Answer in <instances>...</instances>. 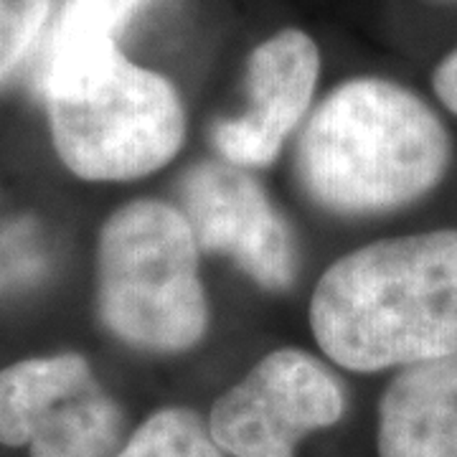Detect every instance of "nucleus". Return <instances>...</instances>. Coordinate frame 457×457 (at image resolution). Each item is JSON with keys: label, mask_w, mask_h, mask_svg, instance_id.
I'll return each mask as SVG.
<instances>
[{"label": "nucleus", "mask_w": 457, "mask_h": 457, "mask_svg": "<svg viewBox=\"0 0 457 457\" xmlns=\"http://www.w3.org/2000/svg\"><path fill=\"white\" fill-rule=\"evenodd\" d=\"M311 326L328 359L359 374L457 353V228L341 257L315 285Z\"/></svg>", "instance_id": "obj_1"}, {"label": "nucleus", "mask_w": 457, "mask_h": 457, "mask_svg": "<svg viewBox=\"0 0 457 457\" xmlns=\"http://www.w3.org/2000/svg\"><path fill=\"white\" fill-rule=\"evenodd\" d=\"M453 161L437 112L402 84L361 77L336 87L297 143V176L336 213H386L435 191Z\"/></svg>", "instance_id": "obj_2"}, {"label": "nucleus", "mask_w": 457, "mask_h": 457, "mask_svg": "<svg viewBox=\"0 0 457 457\" xmlns=\"http://www.w3.org/2000/svg\"><path fill=\"white\" fill-rule=\"evenodd\" d=\"M198 245L180 209L140 198L104 221L97 246L99 315L130 345L179 353L209 326Z\"/></svg>", "instance_id": "obj_3"}, {"label": "nucleus", "mask_w": 457, "mask_h": 457, "mask_svg": "<svg viewBox=\"0 0 457 457\" xmlns=\"http://www.w3.org/2000/svg\"><path fill=\"white\" fill-rule=\"evenodd\" d=\"M54 147L87 180H132L176 158L186 112L176 87L120 49L79 69L46 95Z\"/></svg>", "instance_id": "obj_4"}, {"label": "nucleus", "mask_w": 457, "mask_h": 457, "mask_svg": "<svg viewBox=\"0 0 457 457\" xmlns=\"http://www.w3.org/2000/svg\"><path fill=\"white\" fill-rule=\"evenodd\" d=\"M343 409L341 386L320 361L279 348L213 402L209 432L234 457H295L297 442L336 425Z\"/></svg>", "instance_id": "obj_5"}, {"label": "nucleus", "mask_w": 457, "mask_h": 457, "mask_svg": "<svg viewBox=\"0 0 457 457\" xmlns=\"http://www.w3.org/2000/svg\"><path fill=\"white\" fill-rule=\"evenodd\" d=\"M180 213L201 252L227 254L262 290H285L295 279V246L282 216L246 168L194 165L179 188Z\"/></svg>", "instance_id": "obj_6"}, {"label": "nucleus", "mask_w": 457, "mask_h": 457, "mask_svg": "<svg viewBox=\"0 0 457 457\" xmlns=\"http://www.w3.org/2000/svg\"><path fill=\"white\" fill-rule=\"evenodd\" d=\"M320 77V51L308 33L282 29L252 51L246 64L249 107L213 125L219 155L239 168L275 163L287 135L300 125Z\"/></svg>", "instance_id": "obj_7"}, {"label": "nucleus", "mask_w": 457, "mask_h": 457, "mask_svg": "<svg viewBox=\"0 0 457 457\" xmlns=\"http://www.w3.org/2000/svg\"><path fill=\"white\" fill-rule=\"evenodd\" d=\"M378 457H457V353L394 376L378 404Z\"/></svg>", "instance_id": "obj_8"}, {"label": "nucleus", "mask_w": 457, "mask_h": 457, "mask_svg": "<svg viewBox=\"0 0 457 457\" xmlns=\"http://www.w3.org/2000/svg\"><path fill=\"white\" fill-rule=\"evenodd\" d=\"M150 0H64L41 49L36 87L46 95L79 69L117 49V36Z\"/></svg>", "instance_id": "obj_9"}, {"label": "nucleus", "mask_w": 457, "mask_h": 457, "mask_svg": "<svg viewBox=\"0 0 457 457\" xmlns=\"http://www.w3.org/2000/svg\"><path fill=\"white\" fill-rule=\"evenodd\" d=\"M122 435V409L92 378L41 411L29 447L31 457H112Z\"/></svg>", "instance_id": "obj_10"}, {"label": "nucleus", "mask_w": 457, "mask_h": 457, "mask_svg": "<svg viewBox=\"0 0 457 457\" xmlns=\"http://www.w3.org/2000/svg\"><path fill=\"white\" fill-rule=\"evenodd\" d=\"M95 374L79 353H59L29 359L0 371V442L29 445L31 429L41 411L64 394L74 392Z\"/></svg>", "instance_id": "obj_11"}, {"label": "nucleus", "mask_w": 457, "mask_h": 457, "mask_svg": "<svg viewBox=\"0 0 457 457\" xmlns=\"http://www.w3.org/2000/svg\"><path fill=\"white\" fill-rule=\"evenodd\" d=\"M112 457H221V450L196 411L168 407L150 414Z\"/></svg>", "instance_id": "obj_12"}, {"label": "nucleus", "mask_w": 457, "mask_h": 457, "mask_svg": "<svg viewBox=\"0 0 457 457\" xmlns=\"http://www.w3.org/2000/svg\"><path fill=\"white\" fill-rule=\"evenodd\" d=\"M49 267L41 231L29 216H0V293L38 282Z\"/></svg>", "instance_id": "obj_13"}, {"label": "nucleus", "mask_w": 457, "mask_h": 457, "mask_svg": "<svg viewBox=\"0 0 457 457\" xmlns=\"http://www.w3.org/2000/svg\"><path fill=\"white\" fill-rule=\"evenodd\" d=\"M49 11L51 0H0V84L33 49Z\"/></svg>", "instance_id": "obj_14"}, {"label": "nucleus", "mask_w": 457, "mask_h": 457, "mask_svg": "<svg viewBox=\"0 0 457 457\" xmlns=\"http://www.w3.org/2000/svg\"><path fill=\"white\" fill-rule=\"evenodd\" d=\"M432 87L440 102L457 114V49L450 51L432 74Z\"/></svg>", "instance_id": "obj_15"}]
</instances>
